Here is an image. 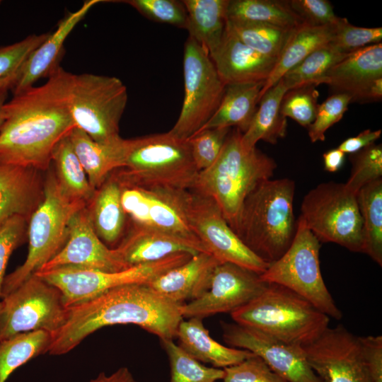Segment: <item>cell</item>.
Instances as JSON below:
<instances>
[{
	"mask_svg": "<svg viewBox=\"0 0 382 382\" xmlns=\"http://www.w3.org/2000/svg\"><path fill=\"white\" fill-rule=\"evenodd\" d=\"M71 76L59 66L44 84L5 103L0 165L48 170L55 146L76 127L69 101Z\"/></svg>",
	"mask_w": 382,
	"mask_h": 382,
	"instance_id": "cell-1",
	"label": "cell"
},
{
	"mask_svg": "<svg viewBox=\"0 0 382 382\" xmlns=\"http://www.w3.org/2000/svg\"><path fill=\"white\" fill-rule=\"evenodd\" d=\"M182 305L155 291L149 284H132L107 291L67 308L63 325L53 335L47 353L66 354L86 337L109 325L133 324L158 336L173 340L183 320Z\"/></svg>",
	"mask_w": 382,
	"mask_h": 382,
	"instance_id": "cell-2",
	"label": "cell"
},
{
	"mask_svg": "<svg viewBox=\"0 0 382 382\" xmlns=\"http://www.w3.org/2000/svg\"><path fill=\"white\" fill-rule=\"evenodd\" d=\"M295 183L289 178L267 179L247 196L234 232L267 263L278 260L294 238Z\"/></svg>",
	"mask_w": 382,
	"mask_h": 382,
	"instance_id": "cell-3",
	"label": "cell"
},
{
	"mask_svg": "<svg viewBox=\"0 0 382 382\" xmlns=\"http://www.w3.org/2000/svg\"><path fill=\"white\" fill-rule=\"evenodd\" d=\"M242 132L231 130L215 163L200 171L193 190L212 198L234 231L243 202L262 181L271 178L277 163L255 147L247 149Z\"/></svg>",
	"mask_w": 382,
	"mask_h": 382,
	"instance_id": "cell-4",
	"label": "cell"
},
{
	"mask_svg": "<svg viewBox=\"0 0 382 382\" xmlns=\"http://www.w3.org/2000/svg\"><path fill=\"white\" fill-rule=\"evenodd\" d=\"M231 315L238 324L302 347L318 339L330 322L308 300L274 283H267L260 294Z\"/></svg>",
	"mask_w": 382,
	"mask_h": 382,
	"instance_id": "cell-5",
	"label": "cell"
},
{
	"mask_svg": "<svg viewBox=\"0 0 382 382\" xmlns=\"http://www.w3.org/2000/svg\"><path fill=\"white\" fill-rule=\"evenodd\" d=\"M112 174L122 185L193 190L199 171L187 139L169 132L127 139L123 166Z\"/></svg>",
	"mask_w": 382,
	"mask_h": 382,
	"instance_id": "cell-6",
	"label": "cell"
},
{
	"mask_svg": "<svg viewBox=\"0 0 382 382\" xmlns=\"http://www.w3.org/2000/svg\"><path fill=\"white\" fill-rule=\"evenodd\" d=\"M87 206L69 197L52 170L44 182L41 202L30 215L27 228L28 253L25 262L5 277L1 299L39 271L64 246L73 216Z\"/></svg>",
	"mask_w": 382,
	"mask_h": 382,
	"instance_id": "cell-7",
	"label": "cell"
},
{
	"mask_svg": "<svg viewBox=\"0 0 382 382\" xmlns=\"http://www.w3.org/2000/svg\"><path fill=\"white\" fill-rule=\"evenodd\" d=\"M127 100V87L117 77L72 74L69 98L72 118L76 127L98 143L122 139L119 123Z\"/></svg>",
	"mask_w": 382,
	"mask_h": 382,
	"instance_id": "cell-8",
	"label": "cell"
},
{
	"mask_svg": "<svg viewBox=\"0 0 382 382\" xmlns=\"http://www.w3.org/2000/svg\"><path fill=\"white\" fill-rule=\"evenodd\" d=\"M320 243L299 216L291 245L277 260L260 274L266 283L289 289L303 297L328 317H342L330 294L320 272Z\"/></svg>",
	"mask_w": 382,
	"mask_h": 382,
	"instance_id": "cell-9",
	"label": "cell"
},
{
	"mask_svg": "<svg viewBox=\"0 0 382 382\" xmlns=\"http://www.w3.org/2000/svg\"><path fill=\"white\" fill-rule=\"evenodd\" d=\"M300 216L320 243H334L364 253L363 224L357 195L345 183L330 181L311 189L302 200Z\"/></svg>",
	"mask_w": 382,
	"mask_h": 382,
	"instance_id": "cell-10",
	"label": "cell"
},
{
	"mask_svg": "<svg viewBox=\"0 0 382 382\" xmlns=\"http://www.w3.org/2000/svg\"><path fill=\"white\" fill-rule=\"evenodd\" d=\"M191 257L192 255L187 253H176L160 260L136 265L115 272L62 267L37 272L35 274L57 288L65 306L68 308L121 286L149 284Z\"/></svg>",
	"mask_w": 382,
	"mask_h": 382,
	"instance_id": "cell-11",
	"label": "cell"
},
{
	"mask_svg": "<svg viewBox=\"0 0 382 382\" xmlns=\"http://www.w3.org/2000/svg\"><path fill=\"white\" fill-rule=\"evenodd\" d=\"M183 76V103L178 119L169 132L179 139H187L214 115L226 85L209 54L190 36L185 43Z\"/></svg>",
	"mask_w": 382,
	"mask_h": 382,
	"instance_id": "cell-12",
	"label": "cell"
},
{
	"mask_svg": "<svg viewBox=\"0 0 382 382\" xmlns=\"http://www.w3.org/2000/svg\"><path fill=\"white\" fill-rule=\"evenodd\" d=\"M1 302L0 342L36 330L53 335L66 318L67 308L61 292L35 274Z\"/></svg>",
	"mask_w": 382,
	"mask_h": 382,
	"instance_id": "cell-13",
	"label": "cell"
},
{
	"mask_svg": "<svg viewBox=\"0 0 382 382\" xmlns=\"http://www.w3.org/2000/svg\"><path fill=\"white\" fill-rule=\"evenodd\" d=\"M185 214L192 232L221 263H233L258 274L269 266L242 242L209 196L190 190Z\"/></svg>",
	"mask_w": 382,
	"mask_h": 382,
	"instance_id": "cell-14",
	"label": "cell"
},
{
	"mask_svg": "<svg viewBox=\"0 0 382 382\" xmlns=\"http://www.w3.org/2000/svg\"><path fill=\"white\" fill-rule=\"evenodd\" d=\"M189 191L168 187L122 185L121 202L133 225L202 243L187 221Z\"/></svg>",
	"mask_w": 382,
	"mask_h": 382,
	"instance_id": "cell-15",
	"label": "cell"
},
{
	"mask_svg": "<svg viewBox=\"0 0 382 382\" xmlns=\"http://www.w3.org/2000/svg\"><path fill=\"white\" fill-rule=\"evenodd\" d=\"M303 348L310 366L322 382H372L359 337L342 325L328 327Z\"/></svg>",
	"mask_w": 382,
	"mask_h": 382,
	"instance_id": "cell-16",
	"label": "cell"
},
{
	"mask_svg": "<svg viewBox=\"0 0 382 382\" xmlns=\"http://www.w3.org/2000/svg\"><path fill=\"white\" fill-rule=\"evenodd\" d=\"M224 342L261 358L288 382H322L310 366L303 348L236 323H221Z\"/></svg>",
	"mask_w": 382,
	"mask_h": 382,
	"instance_id": "cell-17",
	"label": "cell"
},
{
	"mask_svg": "<svg viewBox=\"0 0 382 382\" xmlns=\"http://www.w3.org/2000/svg\"><path fill=\"white\" fill-rule=\"evenodd\" d=\"M260 275L233 263L219 264L209 290L199 299L182 305L183 318L203 319L217 313H231L264 290L267 283Z\"/></svg>",
	"mask_w": 382,
	"mask_h": 382,
	"instance_id": "cell-18",
	"label": "cell"
},
{
	"mask_svg": "<svg viewBox=\"0 0 382 382\" xmlns=\"http://www.w3.org/2000/svg\"><path fill=\"white\" fill-rule=\"evenodd\" d=\"M64 246L39 271L73 267L105 272H115L129 267L116 248H109L96 234L87 207L77 212L69 225Z\"/></svg>",
	"mask_w": 382,
	"mask_h": 382,
	"instance_id": "cell-19",
	"label": "cell"
},
{
	"mask_svg": "<svg viewBox=\"0 0 382 382\" xmlns=\"http://www.w3.org/2000/svg\"><path fill=\"white\" fill-rule=\"evenodd\" d=\"M100 1H86L77 11L60 21L55 31L28 55L20 67L11 88L13 95L34 86L37 81L48 77L59 66L66 39L88 11Z\"/></svg>",
	"mask_w": 382,
	"mask_h": 382,
	"instance_id": "cell-20",
	"label": "cell"
},
{
	"mask_svg": "<svg viewBox=\"0 0 382 382\" xmlns=\"http://www.w3.org/2000/svg\"><path fill=\"white\" fill-rule=\"evenodd\" d=\"M221 262L208 253H199L170 269L149 284L161 295L180 305L195 301L209 289L215 268Z\"/></svg>",
	"mask_w": 382,
	"mask_h": 382,
	"instance_id": "cell-21",
	"label": "cell"
},
{
	"mask_svg": "<svg viewBox=\"0 0 382 382\" xmlns=\"http://www.w3.org/2000/svg\"><path fill=\"white\" fill-rule=\"evenodd\" d=\"M325 77L332 93H346L352 102L361 103L371 83L382 78V43L349 53L329 69Z\"/></svg>",
	"mask_w": 382,
	"mask_h": 382,
	"instance_id": "cell-22",
	"label": "cell"
},
{
	"mask_svg": "<svg viewBox=\"0 0 382 382\" xmlns=\"http://www.w3.org/2000/svg\"><path fill=\"white\" fill-rule=\"evenodd\" d=\"M115 248L128 267L160 260L176 253L194 255L208 253L200 243L133 224Z\"/></svg>",
	"mask_w": 382,
	"mask_h": 382,
	"instance_id": "cell-23",
	"label": "cell"
},
{
	"mask_svg": "<svg viewBox=\"0 0 382 382\" xmlns=\"http://www.w3.org/2000/svg\"><path fill=\"white\" fill-rule=\"evenodd\" d=\"M210 57L226 85L265 82L277 60L253 50L226 29L221 45Z\"/></svg>",
	"mask_w": 382,
	"mask_h": 382,
	"instance_id": "cell-24",
	"label": "cell"
},
{
	"mask_svg": "<svg viewBox=\"0 0 382 382\" xmlns=\"http://www.w3.org/2000/svg\"><path fill=\"white\" fill-rule=\"evenodd\" d=\"M43 187L39 170L0 165V225L16 215L29 219L42 199Z\"/></svg>",
	"mask_w": 382,
	"mask_h": 382,
	"instance_id": "cell-25",
	"label": "cell"
},
{
	"mask_svg": "<svg viewBox=\"0 0 382 382\" xmlns=\"http://www.w3.org/2000/svg\"><path fill=\"white\" fill-rule=\"evenodd\" d=\"M200 318L183 320L176 332L178 345L199 362L215 368H226L237 364L254 354L250 351L223 345L214 340Z\"/></svg>",
	"mask_w": 382,
	"mask_h": 382,
	"instance_id": "cell-26",
	"label": "cell"
},
{
	"mask_svg": "<svg viewBox=\"0 0 382 382\" xmlns=\"http://www.w3.org/2000/svg\"><path fill=\"white\" fill-rule=\"evenodd\" d=\"M69 138L87 175L91 186L98 189L110 175L123 166L127 139L112 144L94 141L86 132L74 127Z\"/></svg>",
	"mask_w": 382,
	"mask_h": 382,
	"instance_id": "cell-27",
	"label": "cell"
},
{
	"mask_svg": "<svg viewBox=\"0 0 382 382\" xmlns=\"http://www.w3.org/2000/svg\"><path fill=\"white\" fill-rule=\"evenodd\" d=\"M264 84L265 81L226 85L218 108L199 130L235 127L244 133L257 110Z\"/></svg>",
	"mask_w": 382,
	"mask_h": 382,
	"instance_id": "cell-28",
	"label": "cell"
},
{
	"mask_svg": "<svg viewBox=\"0 0 382 382\" xmlns=\"http://www.w3.org/2000/svg\"><path fill=\"white\" fill-rule=\"evenodd\" d=\"M121 191L120 183L110 174L86 206L96 234L103 243L110 245L120 239L125 224Z\"/></svg>",
	"mask_w": 382,
	"mask_h": 382,
	"instance_id": "cell-29",
	"label": "cell"
},
{
	"mask_svg": "<svg viewBox=\"0 0 382 382\" xmlns=\"http://www.w3.org/2000/svg\"><path fill=\"white\" fill-rule=\"evenodd\" d=\"M287 91L281 79L263 93L250 126L242 134L241 141L244 148L253 149L260 140L275 144L286 136V117L281 114L280 105Z\"/></svg>",
	"mask_w": 382,
	"mask_h": 382,
	"instance_id": "cell-30",
	"label": "cell"
},
{
	"mask_svg": "<svg viewBox=\"0 0 382 382\" xmlns=\"http://www.w3.org/2000/svg\"><path fill=\"white\" fill-rule=\"evenodd\" d=\"M229 0H183L188 16L187 30L212 56L219 47L226 27Z\"/></svg>",
	"mask_w": 382,
	"mask_h": 382,
	"instance_id": "cell-31",
	"label": "cell"
},
{
	"mask_svg": "<svg viewBox=\"0 0 382 382\" xmlns=\"http://www.w3.org/2000/svg\"><path fill=\"white\" fill-rule=\"evenodd\" d=\"M333 25L313 26L305 22L296 28L286 44L270 76L265 81L260 94L275 85L290 69L302 62L307 56L320 47L329 43Z\"/></svg>",
	"mask_w": 382,
	"mask_h": 382,
	"instance_id": "cell-32",
	"label": "cell"
},
{
	"mask_svg": "<svg viewBox=\"0 0 382 382\" xmlns=\"http://www.w3.org/2000/svg\"><path fill=\"white\" fill-rule=\"evenodd\" d=\"M226 19L267 23L289 30L304 23L289 1L279 0H229Z\"/></svg>",
	"mask_w": 382,
	"mask_h": 382,
	"instance_id": "cell-33",
	"label": "cell"
},
{
	"mask_svg": "<svg viewBox=\"0 0 382 382\" xmlns=\"http://www.w3.org/2000/svg\"><path fill=\"white\" fill-rule=\"evenodd\" d=\"M51 165L62 190L71 198L86 202L92 200L96 190L93 188L86 172L75 154L69 135L55 146Z\"/></svg>",
	"mask_w": 382,
	"mask_h": 382,
	"instance_id": "cell-34",
	"label": "cell"
},
{
	"mask_svg": "<svg viewBox=\"0 0 382 382\" xmlns=\"http://www.w3.org/2000/svg\"><path fill=\"white\" fill-rule=\"evenodd\" d=\"M362 219L364 252L382 265V178L373 181L357 193Z\"/></svg>",
	"mask_w": 382,
	"mask_h": 382,
	"instance_id": "cell-35",
	"label": "cell"
},
{
	"mask_svg": "<svg viewBox=\"0 0 382 382\" xmlns=\"http://www.w3.org/2000/svg\"><path fill=\"white\" fill-rule=\"evenodd\" d=\"M228 33L253 50L278 59L293 31L273 25L226 19Z\"/></svg>",
	"mask_w": 382,
	"mask_h": 382,
	"instance_id": "cell-36",
	"label": "cell"
},
{
	"mask_svg": "<svg viewBox=\"0 0 382 382\" xmlns=\"http://www.w3.org/2000/svg\"><path fill=\"white\" fill-rule=\"evenodd\" d=\"M52 335L45 330L23 332L0 342V382L18 368L47 353Z\"/></svg>",
	"mask_w": 382,
	"mask_h": 382,
	"instance_id": "cell-37",
	"label": "cell"
},
{
	"mask_svg": "<svg viewBox=\"0 0 382 382\" xmlns=\"http://www.w3.org/2000/svg\"><path fill=\"white\" fill-rule=\"evenodd\" d=\"M347 54L340 52L328 43L311 52L288 71L282 79L288 91L306 85L326 84L325 76L329 69Z\"/></svg>",
	"mask_w": 382,
	"mask_h": 382,
	"instance_id": "cell-38",
	"label": "cell"
},
{
	"mask_svg": "<svg viewBox=\"0 0 382 382\" xmlns=\"http://www.w3.org/2000/svg\"><path fill=\"white\" fill-rule=\"evenodd\" d=\"M161 344L169 360L170 382H216L223 379L224 369L202 364L173 340H161Z\"/></svg>",
	"mask_w": 382,
	"mask_h": 382,
	"instance_id": "cell-39",
	"label": "cell"
},
{
	"mask_svg": "<svg viewBox=\"0 0 382 382\" xmlns=\"http://www.w3.org/2000/svg\"><path fill=\"white\" fill-rule=\"evenodd\" d=\"M350 175L345 183L347 188L357 195L364 185L381 178L382 146L375 143L352 154Z\"/></svg>",
	"mask_w": 382,
	"mask_h": 382,
	"instance_id": "cell-40",
	"label": "cell"
},
{
	"mask_svg": "<svg viewBox=\"0 0 382 382\" xmlns=\"http://www.w3.org/2000/svg\"><path fill=\"white\" fill-rule=\"evenodd\" d=\"M316 86L306 85L287 91L281 102V114L308 129L315 120L318 107Z\"/></svg>",
	"mask_w": 382,
	"mask_h": 382,
	"instance_id": "cell-41",
	"label": "cell"
},
{
	"mask_svg": "<svg viewBox=\"0 0 382 382\" xmlns=\"http://www.w3.org/2000/svg\"><path fill=\"white\" fill-rule=\"evenodd\" d=\"M381 27H358L349 23L346 18H340L333 25L329 44L340 52L349 54L364 47L381 43Z\"/></svg>",
	"mask_w": 382,
	"mask_h": 382,
	"instance_id": "cell-42",
	"label": "cell"
},
{
	"mask_svg": "<svg viewBox=\"0 0 382 382\" xmlns=\"http://www.w3.org/2000/svg\"><path fill=\"white\" fill-rule=\"evenodd\" d=\"M231 128L202 129L187 139L194 163L198 170L212 166L219 156Z\"/></svg>",
	"mask_w": 382,
	"mask_h": 382,
	"instance_id": "cell-43",
	"label": "cell"
},
{
	"mask_svg": "<svg viewBox=\"0 0 382 382\" xmlns=\"http://www.w3.org/2000/svg\"><path fill=\"white\" fill-rule=\"evenodd\" d=\"M122 2L130 5L151 21L187 28V13L182 1L127 0Z\"/></svg>",
	"mask_w": 382,
	"mask_h": 382,
	"instance_id": "cell-44",
	"label": "cell"
},
{
	"mask_svg": "<svg viewBox=\"0 0 382 382\" xmlns=\"http://www.w3.org/2000/svg\"><path fill=\"white\" fill-rule=\"evenodd\" d=\"M351 102L348 94L332 93L318 105L315 120L307 129L311 141H324L325 132L342 119Z\"/></svg>",
	"mask_w": 382,
	"mask_h": 382,
	"instance_id": "cell-45",
	"label": "cell"
},
{
	"mask_svg": "<svg viewBox=\"0 0 382 382\" xmlns=\"http://www.w3.org/2000/svg\"><path fill=\"white\" fill-rule=\"evenodd\" d=\"M50 35H31L23 40L0 47V80L15 76L28 55Z\"/></svg>",
	"mask_w": 382,
	"mask_h": 382,
	"instance_id": "cell-46",
	"label": "cell"
},
{
	"mask_svg": "<svg viewBox=\"0 0 382 382\" xmlns=\"http://www.w3.org/2000/svg\"><path fill=\"white\" fill-rule=\"evenodd\" d=\"M223 369L224 382H288L255 354Z\"/></svg>",
	"mask_w": 382,
	"mask_h": 382,
	"instance_id": "cell-47",
	"label": "cell"
},
{
	"mask_svg": "<svg viewBox=\"0 0 382 382\" xmlns=\"http://www.w3.org/2000/svg\"><path fill=\"white\" fill-rule=\"evenodd\" d=\"M28 219L16 215L0 225V298L8 259L13 251L24 241Z\"/></svg>",
	"mask_w": 382,
	"mask_h": 382,
	"instance_id": "cell-48",
	"label": "cell"
},
{
	"mask_svg": "<svg viewBox=\"0 0 382 382\" xmlns=\"http://www.w3.org/2000/svg\"><path fill=\"white\" fill-rule=\"evenodd\" d=\"M289 4L306 23L313 26L333 25L340 18L328 0H291Z\"/></svg>",
	"mask_w": 382,
	"mask_h": 382,
	"instance_id": "cell-49",
	"label": "cell"
},
{
	"mask_svg": "<svg viewBox=\"0 0 382 382\" xmlns=\"http://www.w3.org/2000/svg\"><path fill=\"white\" fill-rule=\"evenodd\" d=\"M364 360L372 382H382V337H359Z\"/></svg>",
	"mask_w": 382,
	"mask_h": 382,
	"instance_id": "cell-50",
	"label": "cell"
},
{
	"mask_svg": "<svg viewBox=\"0 0 382 382\" xmlns=\"http://www.w3.org/2000/svg\"><path fill=\"white\" fill-rule=\"evenodd\" d=\"M381 134V129H365L355 137L345 139L337 147L345 154H354L375 143Z\"/></svg>",
	"mask_w": 382,
	"mask_h": 382,
	"instance_id": "cell-51",
	"label": "cell"
},
{
	"mask_svg": "<svg viewBox=\"0 0 382 382\" xmlns=\"http://www.w3.org/2000/svg\"><path fill=\"white\" fill-rule=\"evenodd\" d=\"M89 382H139L127 367H120L114 373L107 375L100 373L95 378Z\"/></svg>",
	"mask_w": 382,
	"mask_h": 382,
	"instance_id": "cell-52",
	"label": "cell"
},
{
	"mask_svg": "<svg viewBox=\"0 0 382 382\" xmlns=\"http://www.w3.org/2000/svg\"><path fill=\"white\" fill-rule=\"evenodd\" d=\"M345 154L339 149H332L323 155L324 169L330 173L340 170L345 161Z\"/></svg>",
	"mask_w": 382,
	"mask_h": 382,
	"instance_id": "cell-53",
	"label": "cell"
},
{
	"mask_svg": "<svg viewBox=\"0 0 382 382\" xmlns=\"http://www.w3.org/2000/svg\"><path fill=\"white\" fill-rule=\"evenodd\" d=\"M8 90V88H4L0 91V129L3 123V107L6 103Z\"/></svg>",
	"mask_w": 382,
	"mask_h": 382,
	"instance_id": "cell-54",
	"label": "cell"
},
{
	"mask_svg": "<svg viewBox=\"0 0 382 382\" xmlns=\"http://www.w3.org/2000/svg\"><path fill=\"white\" fill-rule=\"evenodd\" d=\"M16 76L0 80V91L4 88L11 89Z\"/></svg>",
	"mask_w": 382,
	"mask_h": 382,
	"instance_id": "cell-55",
	"label": "cell"
},
{
	"mask_svg": "<svg viewBox=\"0 0 382 382\" xmlns=\"http://www.w3.org/2000/svg\"><path fill=\"white\" fill-rule=\"evenodd\" d=\"M1 302L0 301V314H1Z\"/></svg>",
	"mask_w": 382,
	"mask_h": 382,
	"instance_id": "cell-56",
	"label": "cell"
},
{
	"mask_svg": "<svg viewBox=\"0 0 382 382\" xmlns=\"http://www.w3.org/2000/svg\"><path fill=\"white\" fill-rule=\"evenodd\" d=\"M1 1H0V4H1Z\"/></svg>",
	"mask_w": 382,
	"mask_h": 382,
	"instance_id": "cell-57",
	"label": "cell"
}]
</instances>
